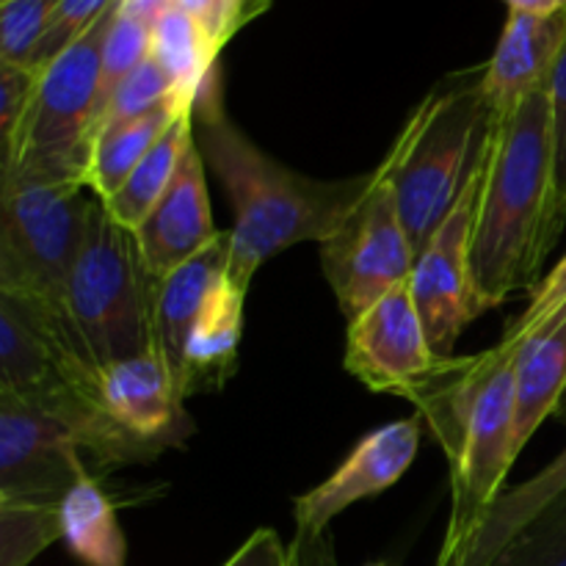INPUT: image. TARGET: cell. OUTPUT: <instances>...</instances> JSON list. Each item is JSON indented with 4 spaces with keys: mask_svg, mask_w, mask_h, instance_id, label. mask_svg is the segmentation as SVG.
<instances>
[{
    "mask_svg": "<svg viewBox=\"0 0 566 566\" xmlns=\"http://www.w3.org/2000/svg\"><path fill=\"white\" fill-rule=\"evenodd\" d=\"M193 136L205 166L230 199L235 221L230 227L227 280L241 293H249L254 274L285 249L304 241L324 243L376 182V169L318 180L263 153L227 114L219 70L197 97Z\"/></svg>",
    "mask_w": 566,
    "mask_h": 566,
    "instance_id": "6da1fadb",
    "label": "cell"
},
{
    "mask_svg": "<svg viewBox=\"0 0 566 566\" xmlns=\"http://www.w3.org/2000/svg\"><path fill=\"white\" fill-rule=\"evenodd\" d=\"M553 127L547 88L495 114L475 216V285L490 310L539 282L553 238Z\"/></svg>",
    "mask_w": 566,
    "mask_h": 566,
    "instance_id": "7a4b0ae2",
    "label": "cell"
},
{
    "mask_svg": "<svg viewBox=\"0 0 566 566\" xmlns=\"http://www.w3.org/2000/svg\"><path fill=\"white\" fill-rule=\"evenodd\" d=\"M451 464V514L434 566H459L481 523L506 492L517 462L514 431V354L495 346L462 357L420 401Z\"/></svg>",
    "mask_w": 566,
    "mask_h": 566,
    "instance_id": "3957f363",
    "label": "cell"
},
{
    "mask_svg": "<svg viewBox=\"0 0 566 566\" xmlns=\"http://www.w3.org/2000/svg\"><path fill=\"white\" fill-rule=\"evenodd\" d=\"M481 72L484 66L426 94L385 155L415 252L448 219L490 142L495 111L481 88Z\"/></svg>",
    "mask_w": 566,
    "mask_h": 566,
    "instance_id": "277c9868",
    "label": "cell"
},
{
    "mask_svg": "<svg viewBox=\"0 0 566 566\" xmlns=\"http://www.w3.org/2000/svg\"><path fill=\"white\" fill-rule=\"evenodd\" d=\"M158 285L133 230L97 199L66 285L72 335L97 374L155 346Z\"/></svg>",
    "mask_w": 566,
    "mask_h": 566,
    "instance_id": "5b68a950",
    "label": "cell"
},
{
    "mask_svg": "<svg viewBox=\"0 0 566 566\" xmlns=\"http://www.w3.org/2000/svg\"><path fill=\"white\" fill-rule=\"evenodd\" d=\"M94 205L77 180H0V293L36 304L75 346L66 285Z\"/></svg>",
    "mask_w": 566,
    "mask_h": 566,
    "instance_id": "8992f818",
    "label": "cell"
},
{
    "mask_svg": "<svg viewBox=\"0 0 566 566\" xmlns=\"http://www.w3.org/2000/svg\"><path fill=\"white\" fill-rule=\"evenodd\" d=\"M114 11L116 6L39 72L31 108L0 160V180L83 182L103 103V42Z\"/></svg>",
    "mask_w": 566,
    "mask_h": 566,
    "instance_id": "52a82bcc",
    "label": "cell"
},
{
    "mask_svg": "<svg viewBox=\"0 0 566 566\" xmlns=\"http://www.w3.org/2000/svg\"><path fill=\"white\" fill-rule=\"evenodd\" d=\"M412 238L398 210L390 166L381 158L376 182L348 219L321 243V265L348 321L407 282L415 269Z\"/></svg>",
    "mask_w": 566,
    "mask_h": 566,
    "instance_id": "ba28073f",
    "label": "cell"
},
{
    "mask_svg": "<svg viewBox=\"0 0 566 566\" xmlns=\"http://www.w3.org/2000/svg\"><path fill=\"white\" fill-rule=\"evenodd\" d=\"M486 153H490V142L459 202L415 258L412 276H409L426 335L437 357L442 359L457 357V343L462 332L490 310L475 285L473 265L475 216H479V197L486 175Z\"/></svg>",
    "mask_w": 566,
    "mask_h": 566,
    "instance_id": "9c48e42d",
    "label": "cell"
},
{
    "mask_svg": "<svg viewBox=\"0 0 566 566\" xmlns=\"http://www.w3.org/2000/svg\"><path fill=\"white\" fill-rule=\"evenodd\" d=\"M459 359L434 354L409 280L348 321L346 370L376 392L420 401L457 368Z\"/></svg>",
    "mask_w": 566,
    "mask_h": 566,
    "instance_id": "30bf717a",
    "label": "cell"
},
{
    "mask_svg": "<svg viewBox=\"0 0 566 566\" xmlns=\"http://www.w3.org/2000/svg\"><path fill=\"white\" fill-rule=\"evenodd\" d=\"M88 475L94 473L70 426L0 392V503L61 506Z\"/></svg>",
    "mask_w": 566,
    "mask_h": 566,
    "instance_id": "8fae6325",
    "label": "cell"
},
{
    "mask_svg": "<svg viewBox=\"0 0 566 566\" xmlns=\"http://www.w3.org/2000/svg\"><path fill=\"white\" fill-rule=\"evenodd\" d=\"M420 415L381 426L359 440L340 468L315 490L293 501L296 534L324 536L326 525L348 506L381 495L403 479L420 448Z\"/></svg>",
    "mask_w": 566,
    "mask_h": 566,
    "instance_id": "7c38bea8",
    "label": "cell"
},
{
    "mask_svg": "<svg viewBox=\"0 0 566 566\" xmlns=\"http://www.w3.org/2000/svg\"><path fill=\"white\" fill-rule=\"evenodd\" d=\"M99 401L116 429L153 453V459L166 448L180 446L191 429L182 387L158 346L108 365L99 374Z\"/></svg>",
    "mask_w": 566,
    "mask_h": 566,
    "instance_id": "4fadbf2b",
    "label": "cell"
},
{
    "mask_svg": "<svg viewBox=\"0 0 566 566\" xmlns=\"http://www.w3.org/2000/svg\"><path fill=\"white\" fill-rule=\"evenodd\" d=\"M142 258L155 280H164L171 271L186 265L221 235L213 224L208 193V166L197 142L182 158L180 171L169 191L149 210L147 219L133 230Z\"/></svg>",
    "mask_w": 566,
    "mask_h": 566,
    "instance_id": "5bb4252c",
    "label": "cell"
},
{
    "mask_svg": "<svg viewBox=\"0 0 566 566\" xmlns=\"http://www.w3.org/2000/svg\"><path fill=\"white\" fill-rule=\"evenodd\" d=\"M566 42V11L523 14L509 11L495 53L481 72V88L495 114L514 108L551 83Z\"/></svg>",
    "mask_w": 566,
    "mask_h": 566,
    "instance_id": "9a60e30c",
    "label": "cell"
},
{
    "mask_svg": "<svg viewBox=\"0 0 566 566\" xmlns=\"http://www.w3.org/2000/svg\"><path fill=\"white\" fill-rule=\"evenodd\" d=\"M227 263H230V230H221V235L205 252H199L197 258L160 280L158 310H155V346L171 365L177 381L182 376V359H186L193 324L202 315L213 287L227 276Z\"/></svg>",
    "mask_w": 566,
    "mask_h": 566,
    "instance_id": "2e32d148",
    "label": "cell"
},
{
    "mask_svg": "<svg viewBox=\"0 0 566 566\" xmlns=\"http://www.w3.org/2000/svg\"><path fill=\"white\" fill-rule=\"evenodd\" d=\"M501 346V343H497ZM506 348V346H503ZM514 352V431L517 451L528 446L566 396V307L545 329L536 332Z\"/></svg>",
    "mask_w": 566,
    "mask_h": 566,
    "instance_id": "e0dca14e",
    "label": "cell"
},
{
    "mask_svg": "<svg viewBox=\"0 0 566 566\" xmlns=\"http://www.w3.org/2000/svg\"><path fill=\"white\" fill-rule=\"evenodd\" d=\"M243 304L247 293L221 280L205 302L202 315L193 324L182 359V396L221 390L238 368V348L243 337Z\"/></svg>",
    "mask_w": 566,
    "mask_h": 566,
    "instance_id": "ac0fdd59",
    "label": "cell"
},
{
    "mask_svg": "<svg viewBox=\"0 0 566 566\" xmlns=\"http://www.w3.org/2000/svg\"><path fill=\"white\" fill-rule=\"evenodd\" d=\"M566 492V448L525 484L506 490L492 506L459 566H495L509 545Z\"/></svg>",
    "mask_w": 566,
    "mask_h": 566,
    "instance_id": "d6986e66",
    "label": "cell"
},
{
    "mask_svg": "<svg viewBox=\"0 0 566 566\" xmlns=\"http://www.w3.org/2000/svg\"><path fill=\"white\" fill-rule=\"evenodd\" d=\"M197 103H166L160 108L149 111V114L136 116V119L119 122V125L103 127L97 136L92 138V149H88V164L83 171V186L94 193L97 199H111L127 177L133 175L138 164L147 158L149 149L158 144L171 127V122L191 108Z\"/></svg>",
    "mask_w": 566,
    "mask_h": 566,
    "instance_id": "ffe728a7",
    "label": "cell"
},
{
    "mask_svg": "<svg viewBox=\"0 0 566 566\" xmlns=\"http://www.w3.org/2000/svg\"><path fill=\"white\" fill-rule=\"evenodd\" d=\"M193 108L197 105L186 108L171 122L169 130L158 138V144L149 149L147 158L133 169V175L127 177L125 186L114 197L105 199V202L99 199L111 213V219L119 221L127 230H136L175 182L182 158L197 142V136H193Z\"/></svg>",
    "mask_w": 566,
    "mask_h": 566,
    "instance_id": "44dd1931",
    "label": "cell"
},
{
    "mask_svg": "<svg viewBox=\"0 0 566 566\" xmlns=\"http://www.w3.org/2000/svg\"><path fill=\"white\" fill-rule=\"evenodd\" d=\"M61 542L83 566H127V542L116 506L94 475L61 503Z\"/></svg>",
    "mask_w": 566,
    "mask_h": 566,
    "instance_id": "7402d4cb",
    "label": "cell"
},
{
    "mask_svg": "<svg viewBox=\"0 0 566 566\" xmlns=\"http://www.w3.org/2000/svg\"><path fill=\"white\" fill-rule=\"evenodd\" d=\"M149 55L164 66L177 97L186 103H197L205 81L213 75V70H219V53L213 44L208 42L202 28L177 6L153 22Z\"/></svg>",
    "mask_w": 566,
    "mask_h": 566,
    "instance_id": "603a6c76",
    "label": "cell"
},
{
    "mask_svg": "<svg viewBox=\"0 0 566 566\" xmlns=\"http://www.w3.org/2000/svg\"><path fill=\"white\" fill-rule=\"evenodd\" d=\"M61 539V506L0 503V566H28Z\"/></svg>",
    "mask_w": 566,
    "mask_h": 566,
    "instance_id": "cb8c5ba5",
    "label": "cell"
},
{
    "mask_svg": "<svg viewBox=\"0 0 566 566\" xmlns=\"http://www.w3.org/2000/svg\"><path fill=\"white\" fill-rule=\"evenodd\" d=\"M186 103V99L177 97L175 86H171L169 75L164 72V66L149 55L144 64H138L114 92L108 94V99L103 103L97 116V125H94V136H97L103 127L119 125V122L136 119V116L149 114V111L160 108L166 103ZM92 136V138H94Z\"/></svg>",
    "mask_w": 566,
    "mask_h": 566,
    "instance_id": "d4e9b609",
    "label": "cell"
},
{
    "mask_svg": "<svg viewBox=\"0 0 566 566\" xmlns=\"http://www.w3.org/2000/svg\"><path fill=\"white\" fill-rule=\"evenodd\" d=\"M149 50H153V25L122 11L116 3L114 20L103 42V103L138 64L149 59Z\"/></svg>",
    "mask_w": 566,
    "mask_h": 566,
    "instance_id": "484cf974",
    "label": "cell"
},
{
    "mask_svg": "<svg viewBox=\"0 0 566 566\" xmlns=\"http://www.w3.org/2000/svg\"><path fill=\"white\" fill-rule=\"evenodd\" d=\"M59 0H0V61L31 64Z\"/></svg>",
    "mask_w": 566,
    "mask_h": 566,
    "instance_id": "4316f807",
    "label": "cell"
},
{
    "mask_svg": "<svg viewBox=\"0 0 566 566\" xmlns=\"http://www.w3.org/2000/svg\"><path fill=\"white\" fill-rule=\"evenodd\" d=\"M495 566H566V492L503 551Z\"/></svg>",
    "mask_w": 566,
    "mask_h": 566,
    "instance_id": "83f0119b",
    "label": "cell"
},
{
    "mask_svg": "<svg viewBox=\"0 0 566 566\" xmlns=\"http://www.w3.org/2000/svg\"><path fill=\"white\" fill-rule=\"evenodd\" d=\"M119 0H59V6L53 11V20H50L48 31H44L42 42H39L36 53H33L28 66L42 72L55 55L64 53L72 42H77Z\"/></svg>",
    "mask_w": 566,
    "mask_h": 566,
    "instance_id": "f1b7e54d",
    "label": "cell"
},
{
    "mask_svg": "<svg viewBox=\"0 0 566 566\" xmlns=\"http://www.w3.org/2000/svg\"><path fill=\"white\" fill-rule=\"evenodd\" d=\"M551 127H553V238H562L566 224V42L556 61L551 83Z\"/></svg>",
    "mask_w": 566,
    "mask_h": 566,
    "instance_id": "f546056e",
    "label": "cell"
},
{
    "mask_svg": "<svg viewBox=\"0 0 566 566\" xmlns=\"http://www.w3.org/2000/svg\"><path fill=\"white\" fill-rule=\"evenodd\" d=\"M566 307V254L562 263L534 285L528 298V307L517 315V318L509 324V329L503 332L501 346L514 348L520 343H525L528 337H534L536 332L545 329L553 318Z\"/></svg>",
    "mask_w": 566,
    "mask_h": 566,
    "instance_id": "4dcf8cb0",
    "label": "cell"
},
{
    "mask_svg": "<svg viewBox=\"0 0 566 566\" xmlns=\"http://www.w3.org/2000/svg\"><path fill=\"white\" fill-rule=\"evenodd\" d=\"M39 72L0 61V149H9L36 94Z\"/></svg>",
    "mask_w": 566,
    "mask_h": 566,
    "instance_id": "1f68e13d",
    "label": "cell"
},
{
    "mask_svg": "<svg viewBox=\"0 0 566 566\" xmlns=\"http://www.w3.org/2000/svg\"><path fill=\"white\" fill-rule=\"evenodd\" d=\"M221 566H296V556L276 531L258 528Z\"/></svg>",
    "mask_w": 566,
    "mask_h": 566,
    "instance_id": "d6a6232c",
    "label": "cell"
},
{
    "mask_svg": "<svg viewBox=\"0 0 566 566\" xmlns=\"http://www.w3.org/2000/svg\"><path fill=\"white\" fill-rule=\"evenodd\" d=\"M213 3H216L213 44L221 53V50L227 48V42H230L243 25H249V22L258 20L260 14L269 11L271 0H213Z\"/></svg>",
    "mask_w": 566,
    "mask_h": 566,
    "instance_id": "836d02e7",
    "label": "cell"
},
{
    "mask_svg": "<svg viewBox=\"0 0 566 566\" xmlns=\"http://www.w3.org/2000/svg\"><path fill=\"white\" fill-rule=\"evenodd\" d=\"M175 6V0H119V9L127 14L138 17V20L149 22L153 25L164 11H169Z\"/></svg>",
    "mask_w": 566,
    "mask_h": 566,
    "instance_id": "e575fe53",
    "label": "cell"
},
{
    "mask_svg": "<svg viewBox=\"0 0 566 566\" xmlns=\"http://www.w3.org/2000/svg\"><path fill=\"white\" fill-rule=\"evenodd\" d=\"M509 11H523V14H556L566 11V0H506Z\"/></svg>",
    "mask_w": 566,
    "mask_h": 566,
    "instance_id": "d590c367",
    "label": "cell"
},
{
    "mask_svg": "<svg viewBox=\"0 0 566 566\" xmlns=\"http://www.w3.org/2000/svg\"><path fill=\"white\" fill-rule=\"evenodd\" d=\"M553 418H558L566 426V396H564V401L558 403V409H556V415H553Z\"/></svg>",
    "mask_w": 566,
    "mask_h": 566,
    "instance_id": "8d00e7d4",
    "label": "cell"
},
{
    "mask_svg": "<svg viewBox=\"0 0 566 566\" xmlns=\"http://www.w3.org/2000/svg\"><path fill=\"white\" fill-rule=\"evenodd\" d=\"M370 566H387V564H370Z\"/></svg>",
    "mask_w": 566,
    "mask_h": 566,
    "instance_id": "74e56055",
    "label": "cell"
},
{
    "mask_svg": "<svg viewBox=\"0 0 566 566\" xmlns=\"http://www.w3.org/2000/svg\"><path fill=\"white\" fill-rule=\"evenodd\" d=\"M296 566H298V564H296Z\"/></svg>",
    "mask_w": 566,
    "mask_h": 566,
    "instance_id": "f35d334b",
    "label": "cell"
}]
</instances>
